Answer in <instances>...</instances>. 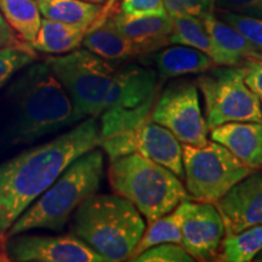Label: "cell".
Masks as SVG:
<instances>
[{
    "label": "cell",
    "instance_id": "1",
    "mask_svg": "<svg viewBox=\"0 0 262 262\" xmlns=\"http://www.w3.org/2000/svg\"><path fill=\"white\" fill-rule=\"evenodd\" d=\"M101 143L96 117L56 139L19 153L0 165V241L8 243V231L15 221L71 165Z\"/></svg>",
    "mask_w": 262,
    "mask_h": 262
},
{
    "label": "cell",
    "instance_id": "2",
    "mask_svg": "<svg viewBox=\"0 0 262 262\" xmlns=\"http://www.w3.org/2000/svg\"><path fill=\"white\" fill-rule=\"evenodd\" d=\"M9 97L16 108L15 142H33L83 120L47 62L29 64L10 86Z\"/></svg>",
    "mask_w": 262,
    "mask_h": 262
},
{
    "label": "cell",
    "instance_id": "3",
    "mask_svg": "<svg viewBox=\"0 0 262 262\" xmlns=\"http://www.w3.org/2000/svg\"><path fill=\"white\" fill-rule=\"evenodd\" d=\"M146 225L136 206L122 195L95 194L75 209L71 233L107 262L130 260Z\"/></svg>",
    "mask_w": 262,
    "mask_h": 262
},
{
    "label": "cell",
    "instance_id": "4",
    "mask_svg": "<svg viewBox=\"0 0 262 262\" xmlns=\"http://www.w3.org/2000/svg\"><path fill=\"white\" fill-rule=\"evenodd\" d=\"M104 173V158L95 148L79 157L61 173L60 178L22 214L6 238L34 228L61 231L75 209L90 195L97 193Z\"/></svg>",
    "mask_w": 262,
    "mask_h": 262
},
{
    "label": "cell",
    "instance_id": "5",
    "mask_svg": "<svg viewBox=\"0 0 262 262\" xmlns=\"http://www.w3.org/2000/svg\"><path fill=\"white\" fill-rule=\"evenodd\" d=\"M108 181L113 192L133 203L148 224L191 199L179 176L140 153L111 162Z\"/></svg>",
    "mask_w": 262,
    "mask_h": 262
},
{
    "label": "cell",
    "instance_id": "6",
    "mask_svg": "<svg viewBox=\"0 0 262 262\" xmlns=\"http://www.w3.org/2000/svg\"><path fill=\"white\" fill-rule=\"evenodd\" d=\"M157 73L139 64L117 71L101 113V140L131 130L150 117L157 100Z\"/></svg>",
    "mask_w": 262,
    "mask_h": 262
},
{
    "label": "cell",
    "instance_id": "7",
    "mask_svg": "<svg viewBox=\"0 0 262 262\" xmlns=\"http://www.w3.org/2000/svg\"><path fill=\"white\" fill-rule=\"evenodd\" d=\"M45 62L63 84L81 119L101 116L117 72L110 61L79 49L50 56Z\"/></svg>",
    "mask_w": 262,
    "mask_h": 262
},
{
    "label": "cell",
    "instance_id": "8",
    "mask_svg": "<svg viewBox=\"0 0 262 262\" xmlns=\"http://www.w3.org/2000/svg\"><path fill=\"white\" fill-rule=\"evenodd\" d=\"M186 189L196 202H219L253 170L216 141L203 146L182 143Z\"/></svg>",
    "mask_w": 262,
    "mask_h": 262
},
{
    "label": "cell",
    "instance_id": "9",
    "mask_svg": "<svg viewBox=\"0 0 262 262\" xmlns=\"http://www.w3.org/2000/svg\"><path fill=\"white\" fill-rule=\"evenodd\" d=\"M205 102L209 130L231 122H261L260 100L245 81L241 66H222L203 72L195 80Z\"/></svg>",
    "mask_w": 262,
    "mask_h": 262
},
{
    "label": "cell",
    "instance_id": "10",
    "mask_svg": "<svg viewBox=\"0 0 262 262\" xmlns=\"http://www.w3.org/2000/svg\"><path fill=\"white\" fill-rule=\"evenodd\" d=\"M100 147L110 162L131 153H140L165 166L180 179H185L182 143L165 126L147 118L131 130L122 131L101 140Z\"/></svg>",
    "mask_w": 262,
    "mask_h": 262
},
{
    "label": "cell",
    "instance_id": "11",
    "mask_svg": "<svg viewBox=\"0 0 262 262\" xmlns=\"http://www.w3.org/2000/svg\"><path fill=\"white\" fill-rule=\"evenodd\" d=\"M150 119L165 126L181 143L203 146L209 127L199 102L198 86L188 80L170 84L156 100Z\"/></svg>",
    "mask_w": 262,
    "mask_h": 262
},
{
    "label": "cell",
    "instance_id": "12",
    "mask_svg": "<svg viewBox=\"0 0 262 262\" xmlns=\"http://www.w3.org/2000/svg\"><path fill=\"white\" fill-rule=\"evenodd\" d=\"M181 245L194 260L209 261L217 257L226 229L220 211L214 203L183 201Z\"/></svg>",
    "mask_w": 262,
    "mask_h": 262
},
{
    "label": "cell",
    "instance_id": "13",
    "mask_svg": "<svg viewBox=\"0 0 262 262\" xmlns=\"http://www.w3.org/2000/svg\"><path fill=\"white\" fill-rule=\"evenodd\" d=\"M10 238L6 248L11 261L18 262H107L74 234L24 235Z\"/></svg>",
    "mask_w": 262,
    "mask_h": 262
},
{
    "label": "cell",
    "instance_id": "14",
    "mask_svg": "<svg viewBox=\"0 0 262 262\" xmlns=\"http://www.w3.org/2000/svg\"><path fill=\"white\" fill-rule=\"evenodd\" d=\"M215 205L224 220L226 235L262 225V175L249 173Z\"/></svg>",
    "mask_w": 262,
    "mask_h": 262
},
{
    "label": "cell",
    "instance_id": "15",
    "mask_svg": "<svg viewBox=\"0 0 262 262\" xmlns=\"http://www.w3.org/2000/svg\"><path fill=\"white\" fill-rule=\"evenodd\" d=\"M212 141L225 146L249 169L262 168V123L231 122L209 130Z\"/></svg>",
    "mask_w": 262,
    "mask_h": 262
},
{
    "label": "cell",
    "instance_id": "16",
    "mask_svg": "<svg viewBox=\"0 0 262 262\" xmlns=\"http://www.w3.org/2000/svg\"><path fill=\"white\" fill-rule=\"evenodd\" d=\"M111 17L119 31L136 45L141 55L152 54L170 44L172 19L169 14L139 17L117 14Z\"/></svg>",
    "mask_w": 262,
    "mask_h": 262
},
{
    "label": "cell",
    "instance_id": "17",
    "mask_svg": "<svg viewBox=\"0 0 262 262\" xmlns=\"http://www.w3.org/2000/svg\"><path fill=\"white\" fill-rule=\"evenodd\" d=\"M83 45L110 62L125 61L141 55L136 45L119 31L112 17L95 22L85 35Z\"/></svg>",
    "mask_w": 262,
    "mask_h": 262
},
{
    "label": "cell",
    "instance_id": "18",
    "mask_svg": "<svg viewBox=\"0 0 262 262\" xmlns=\"http://www.w3.org/2000/svg\"><path fill=\"white\" fill-rule=\"evenodd\" d=\"M206 31L221 56L220 66H238L249 57L257 56L262 52L257 51L253 45L239 33L237 29L226 24L214 12L202 17Z\"/></svg>",
    "mask_w": 262,
    "mask_h": 262
},
{
    "label": "cell",
    "instance_id": "19",
    "mask_svg": "<svg viewBox=\"0 0 262 262\" xmlns=\"http://www.w3.org/2000/svg\"><path fill=\"white\" fill-rule=\"evenodd\" d=\"M155 63L162 79L203 73L215 66V62L204 52L185 45L158 50L155 55Z\"/></svg>",
    "mask_w": 262,
    "mask_h": 262
},
{
    "label": "cell",
    "instance_id": "20",
    "mask_svg": "<svg viewBox=\"0 0 262 262\" xmlns=\"http://www.w3.org/2000/svg\"><path fill=\"white\" fill-rule=\"evenodd\" d=\"M89 27L68 25L42 17L37 37L31 42L35 51L63 55L77 50L83 44Z\"/></svg>",
    "mask_w": 262,
    "mask_h": 262
},
{
    "label": "cell",
    "instance_id": "21",
    "mask_svg": "<svg viewBox=\"0 0 262 262\" xmlns=\"http://www.w3.org/2000/svg\"><path fill=\"white\" fill-rule=\"evenodd\" d=\"M37 3L42 17L89 28L103 11L102 5L90 0H37Z\"/></svg>",
    "mask_w": 262,
    "mask_h": 262
},
{
    "label": "cell",
    "instance_id": "22",
    "mask_svg": "<svg viewBox=\"0 0 262 262\" xmlns=\"http://www.w3.org/2000/svg\"><path fill=\"white\" fill-rule=\"evenodd\" d=\"M170 17L172 19V33L169 39L170 44L194 48L208 55L215 64H221L220 52L206 31L202 18L188 15H175Z\"/></svg>",
    "mask_w": 262,
    "mask_h": 262
},
{
    "label": "cell",
    "instance_id": "23",
    "mask_svg": "<svg viewBox=\"0 0 262 262\" xmlns=\"http://www.w3.org/2000/svg\"><path fill=\"white\" fill-rule=\"evenodd\" d=\"M0 14L26 42L37 37L41 24V14L37 0H0Z\"/></svg>",
    "mask_w": 262,
    "mask_h": 262
},
{
    "label": "cell",
    "instance_id": "24",
    "mask_svg": "<svg viewBox=\"0 0 262 262\" xmlns=\"http://www.w3.org/2000/svg\"><path fill=\"white\" fill-rule=\"evenodd\" d=\"M181 204V203H180ZM178 205L169 214L149 222L148 228L145 229L142 238L134 250L133 256L129 261H133L146 249L163 243L181 244L182 242V210L181 205Z\"/></svg>",
    "mask_w": 262,
    "mask_h": 262
},
{
    "label": "cell",
    "instance_id": "25",
    "mask_svg": "<svg viewBox=\"0 0 262 262\" xmlns=\"http://www.w3.org/2000/svg\"><path fill=\"white\" fill-rule=\"evenodd\" d=\"M262 250V225L248 228L233 235H226L217 260L249 262Z\"/></svg>",
    "mask_w": 262,
    "mask_h": 262
},
{
    "label": "cell",
    "instance_id": "26",
    "mask_svg": "<svg viewBox=\"0 0 262 262\" xmlns=\"http://www.w3.org/2000/svg\"><path fill=\"white\" fill-rule=\"evenodd\" d=\"M38 55L29 42L18 41L0 49V89L16 73L37 61Z\"/></svg>",
    "mask_w": 262,
    "mask_h": 262
},
{
    "label": "cell",
    "instance_id": "27",
    "mask_svg": "<svg viewBox=\"0 0 262 262\" xmlns=\"http://www.w3.org/2000/svg\"><path fill=\"white\" fill-rule=\"evenodd\" d=\"M216 16L237 29L257 51L262 52V18L226 10H219Z\"/></svg>",
    "mask_w": 262,
    "mask_h": 262
},
{
    "label": "cell",
    "instance_id": "28",
    "mask_svg": "<svg viewBox=\"0 0 262 262\" xmlns=\"http://www.w3.org/2000/svg\"><path fill=\"white\" fill-rule=\"evenodd\" d=\"M136 262H193L188 251L181 244L163 243L146 249L134 258Z\"/></svg>",
    "mask_w": 262,
    "mask_h": 262
},
{
    "label": "cell",
    "instance_id": "29",
    "mask_svg": "<svg viewBox=\"0 0 262 262\" xmlns=\"http://www.w3.org/2000/svg\"><path fill=\"white\" fill-rule=\"evenodd\" d=\"M166 12L170 16L188 15L202 18L214 12V0H164Z\"/></svg>",
    "mask_w": 262,
    "mask_h": 262
},
{
    "label": "cell",
    "instance_id": "30",
    "mask_svg": "<svg viewBox=\"0 0 262 262\" xmlns=\"http://www.w3.org/2000/svg\"><path fill=\"white\" fill-rule=\"evenodd\" d=\"M120 14L139 17V16L166 15L164 0H122Z\"/></svg>",
    "mask_w": 262,
    "mask_h": 262
},
{
    "label": "cell",
    "instance_id": "31",
    "mask_svg": "<svg viewBox=\"0 0 262 262\" xmlns=\"http://www.w3.org/2000/svg\"><path fill=\"white\" fill-rule=\"evenodd\" d=\"M245 81L260 100L262 106V54L249 57L241 63Z\"/></svg>",
    "mask_w": 262,
    "mask_h": 262
},
{
    "label": "cell",
    "instance_id": "32",
    "mask_svg": "<svg viewBox=\"0 0 262 262\" xmlns=\"http://www.w3.org/2000/svg\"><path fill=\"white\" fill-rule=\"evenodd\" d=\"M219 10L262 18V0H214Z\"/></svg>",
    "mask_w": 262,
    "mask_h": 262
},
{
    "label": "cell",
    "instance_id": "33",
    "mask_svg": "<svg viewBox=\"0 0 262 262\" xmlns=\"http://www.w3.org/2000/svg\"><path fill=\"white\" fill-rule=\"evenodd\" d=\"M18 41L17 34H16L14 29L10 27V25L5 21L3 15L0 14V49L16 44Z\"/></svg>",
    "mask_w": 262,
    "mask_h": 262
},
{
    "label": "cell",
    "instance_id": "34",
    "mask_svg": "<svg viewBox=\"0 0 262 262\" xmlns=\"http://www.w3.org/2000/svg\"><path fill=\"white\" fill-rule=\"evenodd\" d=\"M10 260V256L8 254V248H6V243L0 241V262H8Z\"/></svg>",
    "mask_w": 262,
    "mask_h": 262
},
{
    "label": "cell",
    "instance_id": "35",
    "mask_svg": "<svg viewBox=\"0 0 262 262\" xmlns=\"http://www.w3.org/2000/svg\"><path fill=\"white\" fill-rule=\"evenodd\" d=\"M254 261H257V262H262V250L260 251V253H258L256 256H255V258H254Z\"/></svg>",
    "mask_w": 262,
    "mask_h": 262
},
{
    "label": "cell",
    "instance_id": "36",
    "mask_svg": "<svg viewBox=\"0 0 262 262\" xmlns=\"http://www.w3.org/2000/svg\"><path fill=\"white\" fill-rule=\"evenodd\" d=\"M91 2H94V3H103V2H106V0H91ZM110 6L111 5H112L113 4V2H114V0H110ZM110 6H108V8H110Z\"/></svg>",
    "mask_w": 262,
    "mask_h": 262
},
{
    "label": "cell",
    "instance_id": "37",
    "mask_svg": "<svg viewBox=\"0 0 262 262\" xmlns=\"http://www.w3.org/2000/svg\"><path fill=\"white\" fill-rule=\"evenodd\" d=\"M90 2H91V0H90Z\"/></svg>",
    "mask_w": 262,
    "mask_h": 262
}]
</instances>
